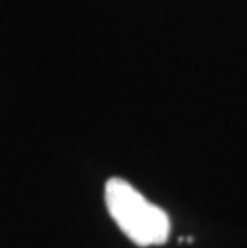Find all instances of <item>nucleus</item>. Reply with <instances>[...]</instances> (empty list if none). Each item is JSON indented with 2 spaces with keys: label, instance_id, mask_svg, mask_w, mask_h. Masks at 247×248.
Returning a JSON list of instances; mask_svg holds the SVG:
<instances>
[{
  "label": "nucleus",
  "instance_id": "f257e3e1",
  "mask_svg": "<svg viewBox=\"0 0 247 248\" xmlns=\"http://www.w3.org/2000/svg\"><path fill=\"white\" fill-rule=\"evenodd\" d=\"M104 200L111 218L133 244L138 247L162 245L169 239V215L145 199L125 179H108Z\"/></svg>",
  "mask_w": 247,
  "mask_h": 248
}]
</instances>
